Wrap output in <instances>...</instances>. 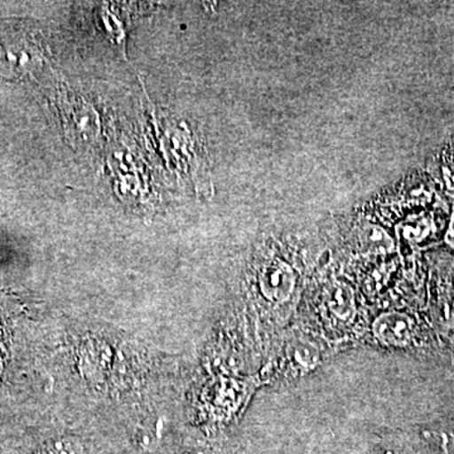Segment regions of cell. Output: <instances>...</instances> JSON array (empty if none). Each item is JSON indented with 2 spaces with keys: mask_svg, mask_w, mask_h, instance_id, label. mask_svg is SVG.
<instances>
[{
  "mask_svg": "<svg viewBox=\"0 0 454 454\" xmlns=\"http://www.w3.org/2000/svg\"><path fill=\"white\" fill-rule=\"evenodd\" d=\"M327 304L331 312L340 319L351 318L356 309L355 294L348 284L336 283L327 292Z\"/></svg>",
  "mask_w": 454,
  "mask_h": 454,
  "instance_id": "3",
  "label": "cell"
},
{
  "mask_svg": "<svg viewBox=\"0 0 454 454\" xmlns=\"http://www.w3.org/2000/svg\"><path fill=\"white\" fill-rule=\"evenodd\" d=\"M372 333L384 345L403 348L413 336V321L404 313L385 312L373 322Z\"/></svg>",
  "mask_w": 454,
  "mask_h": 454,
  "instance_id": "1",
  "label": "cell"
},
{
  "mask_svg": "<svg viewBox=\"0 0 454 454\" xmlns=\"http://www.w3.org/2000/svg\"><path fill=\"white\" fill-rule=\"evenodd\" d=\"M316 348L307 343H300L294 348V358L301 366L310 367L315 365L317 361Z\"/></svg>",
  "mask_w": 454,
  "mask_h": 454,
  "instance_id": "6",
  "label": "cell"
},
{
  "mask_svg": "<svg viewBox=\"0 0 454 454\" xmlns=\"http://www.w3.org/2000/svg\"><path fill=\"white\" fill-rule=\"evenodd\" d=\"M35 454H83V448L77 439L61 437L46 442Z\"/></svg>",
  "mask_w": 454,
  "mask_h": 454,
  "instance_id": "5",
  "label": "cell"
},
{
  "mask_svg": "<svg viewBox=\"0 0 454 454\" xmlns=\"http://www.w3.org/2000/svg\"><path fill=\"white\" fill-rule=\"evenodd\" d=\"M294 273L286 262L274 260L264 269L260 286L265 297L270 301H284L291 297L294 289Z\"/></svg>",
  "mask_w": 454,
  "mask_h": 454,
  "instance_id": "2",
  "label": "cell"
},
{
  "mask_svg": "<svg viewBox=\"0 0 454 454\" xmlns=\"http://www.w3.org/2000/svg\"><path fill=\"white\" fill-rule=\"evenodd\" d=\"M361 241L365 249L373 253H387L393 247V243L387 232L375 226H369L364 230Z\"/></svg>",
  "mask_w": 454,
  "mask_h": 454,
  "instance_id": "4",
  "label": "cell"
},
{
  "mask_svg": "<svg viewBox=\"0 0 454 454\" xmlns=\"http://www.w3.org/2000/svg\"><path fill=\"white\" fill-rule=\"evenodd\" d=\"M448 241L454 247V219L452 225H450V234H448Z\"/></svg>",
  "mask_w": 454,
  "mask_h": 454,
  "instance_id": "7",
  "label": "cell"
},
{
  "mask_svg": "<svg viewBox=\"0 0 454 454\" xmlns=\"http://www.w3.org/2000/svg\"><path fill=\"white\" fill-rule=\"evenodd\" d=\"M181 454H205L202 450H186V452H182Z\"/></svg>",
  "mask_w": 454,
  "mask_h": 454,
  "instance_id": "8",
  "label": "cell"
}]
</instances>
